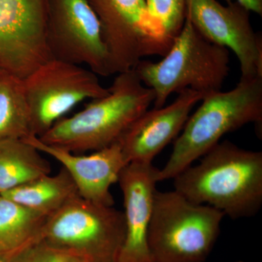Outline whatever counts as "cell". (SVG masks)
Instances as JSON below:
<instances>
[{"mask_svg":"<svg viewBox=\"0 0 262 262\" xmlns=\"http://www.w3.org/2000/svg\"><path fill=\"white\" fill-rule=\"evenodd\" d=\"M174 177V190L189 201L213 207L232 220L250 218L262 206V152L219 143Z\"/></svg>","mask_w":262,"mask_h":262,"instance_id":"cell-1","label":"cell"},{"mask_svg":"<svg viewBox=\"0 0 262 262\" xmlns=\"http://www.w3.org/2000/svg\"><path fill=\"white\" fill-rule=\"evenodd\" d=\"M108 89L106 96L93 100L73 116L58 120L38 139L75 154L98 151L118 142L149 110L155 94L134 70L117 74Z\"/></svg>","mask_w":262,"mask_h":262,"instance_id":"cell-2","label":"cell"},{"mask_svg":"<svg viewBox=\"0 0 262 262\" xmlns=\"http://www.w3.org/2000/svg\"><path fill=\"white\" fill-rule=\"evenodd\" d=\"M201 101L176 139L168 162L158 169V182L177 177L219 144L225 134L247 124L261 125L262 77L239 80L231 91L207 94Z\"/></svg>","mask_w":262,"mask_h":262,"instance_id":"cell-3","label":"cell"},{"mask_svg":"<svg viewBox=\"0 0 262 262\" xmlns=\"http://www.w3.org/2000/svg\"><path fill=\"white\" fill-rule=\"evenodd\" d=\"M229 50L207 40L186 18L161 61L141 60L134 70L154 92L155 108H161L170 95L184 89L203 96L220 91L229 75Z\"/></svg>","mask_w":262,"mask_h":262,"instance_id":"cell-4","label":"cell"},{"mask_svg":"<svg viewBox=\"0 0 262 262\" xmlns=\"http://www.w3.org/2000/svg\"><path fill=\"white\" fill-rule=\"evenodd\" d=\"M223 212L157 189L148 229L152 262H204L220 234Z\"/></svg>","mask_w":262,"mask_h":262,"instance_id":"cell-5","label":"cell"},{"mask_svg":"<svg viewBox=\"0 0 262 262\" xmlns=\"http://www.w3.org/2000/svg\"><path fill=\"white\" fill-rule=\"evenodd\" d=\"M125 236L123 212L77 196L48 217L42 239L86 262H117Z\"/></svg>","mask_w":262,"mask_h":262,"instance_id":"cell-6","label":"cell"},{"mask_svg":"<svg viewBox=\"0 0 262 262\" xmlns=\"http://www.w3.org/2000/svg\"><path fill=\"white\" fill-rule=\"evenodd\" d=\"M32 136L39 138L86 99L108 94L94 72L82 66L51 59L24 79Z\"/></svg>","mask_w":262,"mask_h":262,"instance_id":"cell-7","label":"cell"},{"mask_svg":"<svg viewBox=\"0 0 262 262\" xmlns=\"http://www.w3.org/2000/svg\"><path fill=\"white\" fill-rule=\"evenodd\" d=\"M101 24L110 75L134 70L143 58L164 56L170 45L151 19L145 0H88Z\"/></svg>","mask_w":262,"mask_h":262,"instance_id":"cell-8","label":"cell"},{"mask_svg":"<svg viewBox=\"0 0 262 262\" xmlns=\"http://www.w3.org/2000/svg\"><path fill=\"white\" fill-rule=\"evenodd\" d=\"M46 37L52 59L111 75L101 24L88 0H48Z\"/></svg>","mask_w":262,"mask_h":262,"instance_id":"cell-9","label":"cell"},{"mask_svg":"<svg viewBox=\"0 0 262 262\" xmlns=\"http://www.w3.org/2000/svg\"><path fill=\"white\" fill-rule=\"evenodd\" d=\"M48 0H0V67L25 79L52 59Z\"/></svg>","mask_w":262,"mask_h":262,"instance_id":"cell-10","label":"cell"},{"mask_svg":"<svg viewBox=\"0 0 262 262\" xmlns=\"http://www.w3.org/2000/svg\"><path fill=\"white\" fill-rule=\"evenodd\" d=\"M186 15L205 39L230 49L238 58L241 80L262 77V40L253 30L249 11L232 2L185 0Z\"/></svg>","mask_w":262,"mask_h":262,"instance_id":"cell-11","label":"cell"},{"mask_svg":"<svg viewBox=\"0 0 262 262\" xmlns=\"http://www.w3.org/2000/svg\"><path fill=\"white\" fill-rule=\"evenodd\" d=\"M173 103L146 110L118 143L127 163H151L160 151L182 130L189 114L203 96L191 89L179 92Z\"/></svg>","mask_w":262,"mask_h":262,"instance_id":"cell-12","label":"cell"},{"mask_svg":"<svg viewBox=\"0 0 262 262\" xmlns=\"http://www.w3.org/2000/svg\"><path fill=\"white\" fill-rule=\"evenodd\" d=\"M24 140L59 162L73 179L81 198L103 206H114L110 188L118 182L122 169L128 164L118 142L81 155L48 145L35 136Z\"/></svg>","mask_w":262,"mask_h":262,"instance_id":"cell-13","label":"cell"},{"mask_svg":"<svg viewBox=\"0 0 262 262\" xmlns=\"http://www.w3.org/2000/svg\"><path fill=\"white\" fill-rule=\"evenodd\" d=\"M158 172L152 163H130L120 174L117 182L123 195L125 236L117 262H152L147 234Z\"/></svg>","mask_w":262,"mask_h":262,"instance_id":"cell-14","label":"cell"},{"mask_svg":"<svg viewBox=\"0 0 262 262\" xmlns=\"http://www.w3.org/2000/svg\"><path fill=\"white\" fill-rule=\"evenodd\" d=\"M1 195L48 217L80 194L70 173L62 167L55 175L44 176Z\"/></svg>","mask_w":262,"mask_h":262,"instance_id":"cell-15","label":"cell"},{"mask_svg":"<svg viewBox=\"0 0 262 262\" xmlns=\"http://www.w3.org/2000/svg\"><path fill=\"white\" fill-rule=\"evenodd\" d=\"M42 153L24 139L0 140V195L51 173Z\"/></svg>","mask_w":262,"mask_h":262,"instance_id":"cell-16","label":"cell"},{"mask_svg":"<svg viewBox=\"0 0 262 262\" xmlns=\"http://www.w3.org/2000/svg\"><path fill=\"white\" fill-rule=\"evenodd\" d=\"M47 218L0 195V254L14 255L41 241Z\"/></svg>","mask_w":262,"mask_h":262,"instance_id":"cell-17","label":"cell"},{"mask_svg":"<svg viewBox=\"0 0 262 262\" xmlns=\"http://www.w3.org/2000/svg\"><path fill=\"white\" fill-rule=\"evenodd\" d=\"M32 136L24 79L0 67V140Z\"/></svg>","mask_w":262,"mask_h":262,"instance_id":"cell-18","label":"cell"},{"mask_svg":"<svg viewBox=\"0 0 262 262\" xmlns=\"http://www.w3.org/2000/svg\"><path fill=\"white\" fill-rule=\"evenodd\" d=\"M151 19L171 46L186 20L185 0H145Z\"/></svg>","mask_w":262,"mask_h":262,"instance_id":"cell-19","label":"cell"},{"mask_svg":"<svg viewBox=\"0 0 262 262\" xmlns=\"http://www.w3.org/2000/svg\"><path fill=\"white\" fill-rule=\"evenodd\" d=\"M72 254L41 239L15 253L10 262H66Z\"/></svg>","mask_w":262,"mask_h":262,"instance_id":"cell-20","label":"cell"},{"mask_svg":"<svg viewBox=\"0 0 262 262\" xmlns=\"http://www.w3.org/2000/svg\"><path fill=\"white\" fill-rule=\"evenodd\" d=\"M225 1L227 3L234 2L248 11L253 12L259 15H262V0H225Z\"/></svg>","mask_w":262,"mask_h":262,"instance_id":"cell-21","label":"cell"},{"mask_svg":"<svg viewBox=\"0 0 262 262\" xmlns=\"http://www.w3.org/2000/svg\"><path fill=\"white\" fill-rule=\"evenodd\" d=\"M66 262H86L83 258L80 257V256H76V255L72 254L69 257L68 259Z\"/></svg>","mask_w":262,"mask_h":262,"instance_id":"cell-22","label":"cell"},{"mask_svg":"<svg viewBox=\"0 0 262 262\" xmlns=\"http://www.w3.org/2000/svg\"><path fill=\"white\" fill-rule=\"evenodd\" d=\"M13 255L0 254V262H10Z\"/></svg>","mask_w":262,"mask_h":262,"instance_id":"cell-23","label":"cell"},{"mask_svg":"<svg viewBox=\"0 0 262 262\" xmlns=\"http://www.w3.org/2000/svg\"><path fill=\"white\" fill-rule=\"evenodd\" d=\"M234 262H245L244 261H234Z\"/></svg>","mask_w":262,"mask_h":262,"instance_id":"cell-24","label":"cell"}]
</instances>
